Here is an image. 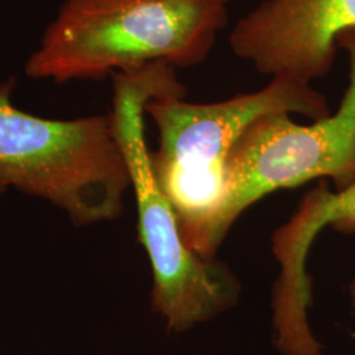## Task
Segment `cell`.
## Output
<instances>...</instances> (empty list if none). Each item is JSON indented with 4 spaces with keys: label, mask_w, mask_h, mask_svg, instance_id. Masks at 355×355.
Listing matches in <instances>:
<instances>
[{
    "label": "cell",
    "mask_w": 355,
    "mask_h": 355,
    "mask_svg": "<svg viewBox=\"0 0 355 355\" xmlns=\"http://www.w3.org/2000/svg\"><path fill=\"white\" fill-rule=\"evenodd\" d=\"M349 31H355V0H263L228 40L261 74L312 83L329 73L337 40Z\"/></svg>",
    "instance_id": "6"
},
{
    "label": "cell",
    "mask_w": 355,
    "mask_h": 355,
    "mask_svg": "<svg viewBox=\"0 0 355 355\" xmlns=\"http://www.w3.org/2000/svg\"><path fill=\"white\" fill-rule=\"evenodd\" d=\"M349 54V86L336 114L313 124L295 123L287 112L254 120L229 153L225 189L216 223L218 248L233 223L274 191L306 182L333 180L336 191L355 180V31L337 40Z\"/></svg>",
    "instance_id": "5"
},
{
    "label": "cell",
    "mask_w": 355,
    "mask_h": 355,
    "mask_svg": "<svg viewBox=\"0 0 355 355\" xmlns=\"http://www.w3.org/2000/svg\"><path fill=\"white\" fill-rule=\"evenodd\" d=\"M7 189H8V186H7V184H6V183H4V182L0 179V196H1V195L6 192Z\"/></svg>",
    "instance_id": "9"
},
{
    "label": "cell",
    "mask_w": 355,
    "mask_h": 355,
    "mask_svg": "<svg viewBox=\"0 0 355 355\" xmlns=\"http://www.w3.org/2000/svg\"><path fill=\"white\" fill-rule=\"evenodd\" d=\"M355 233V180L330 192L325 180L303 198L291 220L275 230L272 253L280 275L272 296V324L277 349L283 355H321L322 345L308 322L312 282L306 272L309 249L321 229Z\"/></svg>",
    "instance_id": "7"
},
{
    "label": "cell",
    "mask_w": 355,
    "mask_h": 355,
    "mask_svg": "<svg viewBox=\"0 0 355 355\" xmlns=\"http://www.w3.org/2000/svg\"><path fill=\"white\" fill-rule=\"evenodd\" d=\"M12 86L0 85V179L57 205L76 225L116 218L130 175L112 116L37 117L13 105Z\"/></svg>",
    "instance_id": "4"
},
{
    "label": "cell",
    "mask_w": 355,
    "mask_h": 355,
    "mask_svg": "<svg viewBox=\"0 0 355 355\" xmlns=\"http://www.w3.org/2000/svg\"><path fill=\"white\" fill-rule=\"evenodd\" d=\"M271 112L329 116L327 98L311 83L275 76L266 87L216 103L162 95L145 104L158 129L153 173L171 204L182 237L204 259H215V230L225 189L229 153L254 120Z\"/></svg>",
    "instance_id": "2"
},
{
    "label": "cell",
    "mask_w": 355,
    "mask_h": 355,
    "mask_svg": "<svg viewBox=\"0 0 355 355\" xmlns=\"http://www.w3.org/2000/svg\"><path fill=\"white\" fill-rule=\"evenodd\" d=\"M112 121L127 159L139 211V240L149 255L152 305L167 329L183 333L236 304L240 283L228 267L193 253L182 237L177 216L153 173L144 136L145 104L162 95H183L175 69L153 64L114 74Z\"/></svg>",
    "instance_id": "3"
},
{
    "label": "cell",
    "mask_w": 355,
    "mask_h": 355,
    "mask_svg": "<svg viewBox=\"0 0 355 355\" xmlns=\"http://www.w3.org/2000/svg\"><path fill=\"white\" fill-rule=\"evenodd\" d=\"M230 0H64L26 64L33 79L99 80L153 64H203Z\"/></svg>",
    "instance_id": "1"
},
{
    "label": "cell",
    "mask_w": 355,
    "mask_h": 355,
    "mask_svg": "<svg viewBox=\"0 0 355 355\" xmlns=\"http://www.w3.org/2000/svg\"><path fill=\"white\" fill-rule=\"evenodd\" d=\"M349 295H350L352 305L355 308V277L353 278V280H352L350 286H349Z\"/></svg>",
    "instance_id": "8"
}]
</instances>
